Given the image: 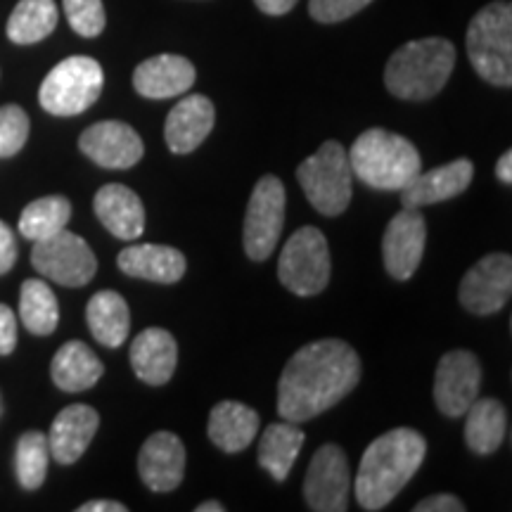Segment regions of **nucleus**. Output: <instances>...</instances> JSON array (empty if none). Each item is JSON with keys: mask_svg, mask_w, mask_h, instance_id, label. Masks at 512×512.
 <instances>
[{"mask_svg": "<svg viewBox=\"0 0 512 512\" xmlns=\"http://www.w3.org/2000/svg\"><path fill=\"white\" fill-rule=\"evenodd\" d=\"M361 380V358L342 339H318L294 351L278 382V413L287 422L313 420L337 406Z\"/></svg>", "mask_w": 512, "mask_h": 512, "instance_id": "1", "label": "nucleus"}, {"mask_svg": "<svg viewBox=\"0 0 512 512\" xmlns=\"http://www.w3.org/2000/svg\"><path fill=\"white\" fill-rule=\"evenodd\" d=\"M427 456V441L418 430L396 427L377 437L363 453L354 479L356 501L363 510H382L411 482Z\"/></svg>", "mask_w": 512, "mask_h": 512, "instance_id": "2", "label": "nucleus"}, {"mask_svg": "<svg viewBox=\"0 0 512 512\" xmlns=\"http://www.w3.org/2000/svg\"><path fill=\"white\" fill-rule=\"evenodd\" d=\"M456 48L446 38H420L401 46L384 67V86L399 100H430L446 86Z\"/></svg>", "mask_w": 512, "mask_h": 512, "instance_id": "3", "label": "nucleus"}, {"mask_svg": "<svg viewBox=\"0 0 512 512\" xmlns=\"http://www.w3.org/2000/svg\"><path fill=\"white\" fill-rule=\"evenodd\" d=\"M358 181L375 190H403L422 171L418 147L387 128H368L347 152Z\"/></svg>", "mask_w": 512, "mask_h": 512, "instance_id": "4", "label": "nucleus"}, {"mask_svg": "<svg viewBox=\"0 0 512 512\" xmlns=\"http://www.w3.org/2000/svg\"><path fill=\"white\" fill-rule=\"evenodd\" d=\"M467 57L491 86H512V8L505 0L489 3L467 29Z\"/></svg>", "mask_w": 512, "mask_h": 512, "instance_id": "5", "label": "nucleus"}, {"mask_svg": "<svg viewBox=\"0 0 512 512\" xmlns=\"http://www.w3.org/2000/svg\"><path fill=\"white\" fill-rule=\"evenodd\" d=\"M354 171L347 150L337 140L320 145L316 155L306 157L297 169V181L306 200L323 216L344 214L354 195Z\"/></svg>", "mask_w": 512, "mask_h": 512, "instance_id": "6", "label": "nucleus"}, {"mask_svg": "<svg viewBox=\"0 0 512 512\" xmlns=\"http://www.w3.org/2000/svg\"><path fill=\"white\" fill-rule=\"evenodd\" d=\"M105 86V74L98 60L74 55L55 64L41 83L38 100L53 117H76L95 105Z\"/></svg>", "mask_w": 512, "mask_h": 512, "instance_id": "7", "label": "nucleus"}, {"mask_svg": "<svg viewBox=\"0 0 512 512\" xmlns=\"http://www.w3.org/2000/svg\"><path fill=\"white\" fill-rule=\"evenodd\" d=\"M278 278L297 297H316L330 283V247L318 228L304 226L285 242Z\"/></svg>", "mask_w": 512, "mask_h": 512, "instance_id": "8", "label": "nucleus"}, {"mask_svg": "<svg viewBox=\"0 0 512 512\" xmlns=\"http://www.w3.org/2000/svg\"><path fill=\"white\" fill-rule=\"evenodd\" d=\"M31 264L38 273L62 287L88 285L98 271V259L91 245L67 228L46 240H36L31 249Z\"/></svg>", "mask_w": 512, "mask_h": 512, "instance_id": "9", "label": "nucleus"}, {"mask_svg": "<svg viewBox=\"0 0 512 512\" xmlns=\"http://www.w3.org/2000/svg\"><path fill=\"white\" fill-rule=\"evenodd\" d=\"M285 200V185L278 176L256 181L242 230L245 252L252 261H266L278 245L285 226Z\"/></svg>", "mask_w": 512, "mask_h": 512, "instance_id": "10", "label": "nucleus"}, {"mask_svg": "<svg viewBox=\"0 0 512 512\" xmlns=\"http://www.w3.org/2000/svg\"><path fill=\"white\" fill-rule=\"evenodd\" d=\"M351 475L347 453L325 444L313 453L304 479L306 505L316 512H344L349 508Z\"/></svg>", "mask_w": 512, "mask_h": 512, "instance_id": "11", "label": "nucleus"}, {"mask_svg": "<svg viewBox=\"0 0 512 512\" xmlns=\"http://www.w3.org/2000/svg\"><path fill=\"white\" fill-rule=\"evenodd\" d=\"M512 292V259L510 254L496 252L479 259L460 283L458 299L470 313L494 316L508 304Z\"/></svg>", "mask_w": 512, "mask_h": 512, "instance_id": "12", "label": "nucleus"}, {"mask_svg": "<svg viewBox=\"0 0 512 512\" xmlns=\"http://www.w3.org/2000/svg\"><path fill=\"white\" fill-rule=\"evenodd\" d=\"M482 389V366L472 351L456 349L441 356L434 375V401L448 418L465 415Z\"/></svg>", "mask_w": 512, "mask_h": 512, "instance_id": "13", "label": "nucleus"}, {"mask_svg": "<svg viewBox=\"0 0 512 512\" xmlns=\"http://www.w3.org/2000/svg\"><path fill=\"white\" fill-rule=\"evenodd\" d=\"M427 242V223L420 209L403 207L389 221L382 238V259L394 280H411L418 271Z\"/></svg>", "mask_w": 512, "mask_h": 512, "instance_id": "14", "label": "nucleus"}, {"mask_svg": "<svg viewBox=\"0 0 512 512\" xmlns=\"http://www.w3.org/2000/svg\"><path fill=\"white\" fill-rule=\"evenodd\" d=\"M79 150L102 169H131L145 155L136 128L124 121H98L79 138Z\"/></svg>", "mask_w": 512, "mask_h": 512, "instance_id": "15", "label": "nucleus"}, {"mask_svg": "<svg viewBox=\"0 0 512 512\" xmlns=\"http://www.w3.org/2000/svg\"><path fill=\"white\" fill-rule=\"evenodd\" d=\"M138 475L155 494L174 491L185 475V446L174 432H155L138 453Z\"/></svg>", "mask_w": 512, "mask_h": 512, "instance_id": "16", "label": "nucleus"}, {"mask_svg": "<svg viewBox=\"0 0 512 512\" xmlns=\"http://www.w3.org/2000/svg\"><path fill=\"white\" fill-rule=\"evenodd\" d=\"M472 176H475V166L470 159L460 157L456 162H448L437 169L427 171L413 178L406 188L401 190V204L406 209H422L430 204L453 200V197L463 195L470 188Z\"/></svg>", "mask_w": 512, "mask_h": 512, "instance_id": "17", "label": "nucleus"}, {"mask_svg": "<svg viewBox=\"0 0 512 512\" xmlns=\"http://www.w3.org/2000/svg\"><path fill=\"white\" fill-rule=\"evenodd\" d=\"M100 427V415L86 403H72L57 413L48 432L50 456L60 465H74L91 446Z\"/></svg>", "mask_w": 512, "mask_h": 512, "instance_id": "18", "label": "nucleus"}, {"mask_svg": "<svg viewBox=\"0 0 512 512\" xmlns=\"http://www.w3.org/2000/svg\"><path fill=\"white\" fill-rule=\"evenodd\" d=\"M214 121L216 110L207 95H185L166 117V145L174 155H190L209 138Z\"/></svg>", "mask_w": 512, "mask_h": 512, "instance_id": "19", "label": "nucleus"}, {"mask_svg": "<svg viewBox=\"0 0 512 512\" xmlns=\"http://www.w3.org/2000/svg\"><path fill=\"white\" fill-rule=\"evenodd\" d=\"M195 67L183 55H155L140 62L133 72V88L147 100L178 98L195 83Z\"/></svg>", "mask_w": 512, "mask_h": 512, "instance_id": "20", "label": "nucleus"}, {"mask_svg": "<svg viewBox=\"0 0 512 512\" xmlns=\"http://www.w3.org/2000/svg\"><path fill=\"white\" fill-rule=\"evenodd\" d=\"M95 216L117 240H136L145 233L143 200L121 183H107L95 192Z\"/></svg>", "mask_w": 512, "mask_h": 512, "instance_id": "21", "label": "nucleus"}, {"mask_svg": "<svg viewBox=\"0 0 512 512\" xmlns=\"http://www.w3.org/2000/svg\"><path fill=\"white\" fill-rule=\"evenodd\" d=\"M131 366L140 382L162 387L174 377L178 363V344L174 335L164 328H147L133 339Z\"/></svg>", "mask_w": 512, "mask_h": 512, "instance_id": "22", "label": "nucleus"}, {"mask_svg": "<svg viewBox=\"0 0 512 512\" xmlns=\"http://www.w3.org/2000/svg\"><path fill=\"white\" fill-rule=\"evenodd\" d=\"M117 266L131 278L171 285L185 275V256L166 245H131L121 249Z\"/></svg>", "mask_w": 512, "mask_h": 512, "instance_id": "23", "label": "nucleus"}, {"mask_svg": "<svg viewBox=\"0 0 512 512\" xmlns=\"http://www.w3.org/2000/svg\"><path fill=\"white\" fill-rule=\"evenodd\" d=\"M209 439L226 453H240L259 432V413L240 401H221L209 413Z\"/></svg>", "mask_w": 512, "mask_h": 512, "instance_id": "24", "label": "nucleus"}, {"mask_svg": "<svg viewBox=\"0 0 512 512\" xmlns=\"http://www.w3.org/2000/svg\"><path fill=\"white\" fill-rule=\"evenodd\" d=\"M102 373H105V366H102L100 358L79 339L62 344L53 358V366H50L55 387L69 394L86 392V389L95 387Z\"/></svg>", "mask_w": 512, "mask_h": 512, "instance_id": "25", "label": "nucleus"}, {"mask_svg": "<svg viewBox=\"0 0 512 512\" xmlns=\"http://www.w3.org/2000/svg\"><path fill=\"white\" fill-rule=\"evenodd\" d=\"M88 328L95 342L107 349H119L131 330V313L126 299L114 290L95 292L86 306Z\"/></svg>", "mask_w": 512, "mask_h": 512, "instance_id": "26", "label": "nucleus"}, {"mask_svg": "<svg viewBox=\"0 0 512 512\" xmlns=\"http://www.w3.org/2000/svg\"><path fill=\"white\" fill-rule=\"evenodd\" d=\"M304 432L294 422H273L266 427L259 441V465L275 482H285L290 477L294 460L304 446Z\"/></svg>", "mask_w": 512, "mask_h": 512, "instance_id": "27", "label": "nucleus"}, {"mask_svg": "<svg viewBox=\"0 0 512 512\" xmlns=\"http://www.w3.org/2000/svg\"><path fill=\"white\" fill-rule=\"evenodd\" d=\"M508 415L501 401L477 399L465 411V441L479 456H491L505 439Z\"/></svg>", "mask_w": 512, "mask_h": 512, "instance_id": "28", "label": "nucleus"}, {"mask_svg": "<svg viewBox=\"0 0 512 512\" xmlns=\"http://www.w3.org/2000/svg\"><path fill=\"white\" fill-rule=\"evenodd\" d=\"M55 0H19L8 19V38L17 46H34L57 27Z\"/></svg>", "mask_w": 512, "mask_h": 512, "instance_id": "29", "label": "nucleus"}, {"mask_svg": "<svg viewBox=\"0 0 512 512\" xmlns=\"http://www.w3.org/2000/svg\"><path fill=\"white\" fill-rule=\"evenodd\" d=\"M19 318L34 335H53L60 323V304L48 283L38 278L24 280L19 292Z\"/></svg>", "mask_w": 512, "mask_h": 512, "instance_id": "30", "label": "nucleus"}, {"mask_svg": "<svg viewBox=\"0 0 512 512\" xmlns=\"http://www.w3.org/2000/svg\"><path fill=\"white\" fill-rule=\"evenodd\" d=\"M72 219V204L67 197L50 195L27 204L19 216V233L27 240H46L50 235L67 228Z\"/></svg>", "mask_w": 512, "mask_h": 512, "instance_id": "31", "label": "nucleus"}, {"mask_svg": "<svg viewBox=\"0 0 512 512\" xmlns=\"http://www.w3.org/2000/svg\"><path fill=\"white\" fill-rule=\"evenodd\" d=\"M50 463V446L48 437L43 432H24L15 448V472L17 482L22 489L36 491L48 477Z\"/></svg>", "mask_w": 512, "mask_h": 512, "instance_id": "32", "label": "nucleus"}, {"mask_svg": "<svg viewBox=\"0 0 512 512\" xmlns=\"http://www.w3.org/2000/svg\"><path fill=\"white\" fill-rule=\"evenodd\" d=\"M69 27L83 38H95L105 29V5L102 0H62Z\"/></svg>", "mask_w": 512, "mask_h": 512, "instance_id": "33", "label": "nucleus"}, {"mask_svg": "<svg viewBox=\"0 0 512 512\" xmlns=\"http://www.w3.org/2000/svg\"><path fill=\"white\" fill-rule=\"evenodd\" d=\"M29 140V114L19 105L0 107V157H15Z\"/></svg>", "mask_w": 512, "mask_h": 512, "instance_id": "34", "label": "nucleus"}, {"mask_svg": "<svg viewBox=\"0 0 512 512\" xmlns=\"http://www.w3.org/2000/svg\"><path fill=\"white\" fill-rule=\"evenodd\" d=\"M370 3L373 0H309V12L320 24H337L354 17Z\"/></svg>", "mask_w": 512, "mask_h": 512, "instance_id": "35", "label": "nucleus"}, {"mask_svg": "<svg viewBox=\"0 0 512 512\" xmlns=\"http://www.w3.org/2000/svg\"><path fill=\"white\" fill-rule=\"evenodd\" d=\"M17 347V316L10 306L0 304V356H10Z\"/></svg>", "mask_w": 512, "mask_h": 512, "instance_id": "36", "label": "nucleus"}, {"mask_svg": "<svg viewBox=\"0 0 512 512\" xmlns=\"http://www.w3.org/2000/svg\"><path fill=\"white\" fill-rule=\"evenodd\" d=\"M17 261V240L10 226L5 221H0V275L12 271Z\"/></svg>", "mask_w": 512, "mask_h": 512, "instance_id": "37", "label": "nucleus"}, {"mask_svg": "<svg viewBox=\"0 0 512 512\" xmlns=\"http://www.w3.org/2000/svg\"><path fill=\"white\" fill-rule=\"evenodd\" d=\"M413 510L415 512H463L465 503L460 501L458 496L434 494V496H427L425 501H420Z\"/></svg>", "mask_w": 512, "mask_h": 512, "instance_id": "38", "label": "nucleus"}, {"mask_svg": "<svg viewBox=\"0 0 512 512\" xmlns=\"http://www.w3.org/2000/svg\"><path fill=\"white\" fill-rule=\"evenodd\" d=\"M256 8H259L261 12H266V15H287L294 5H297V0H254Z\"/></svg>", "mask_w": 512, "mask_h": 512, "instance_id": "39", "label": "nucleus"}, {"mask_svg": "<svg viewBox=\"0 0 512 512\" xmlns=\"http://www.w3.org/2000/svg\"><path fill=\"white\" fill-rule=\"evenodd\" d=\"M128 508L119 501H88L76 508V512H126Z\"/></svg>", "mask_w": 512, "mask_h": 512, "instance_id": "40", "label": "nucleus"}, {"mask_svg": "<svg viewBox=\"0 0 512 512\" xmlns=\"http://www.w3.org/2000/svg\"><path fill=\"white\" fill-rule=\"evenodd\" d=\"M496 176H498V181L505 183V185L512 183V152L510 150H505L503 157L498 159Z\"/></svg>", "mask_w": 512, "mask_h": 512, "instance_id": "41", "label": "nucleus"}, {"mask_svg": "<svg viewBox=\"0 0 512 512\" xmlns=\"http://www.w3.org/2000/svg\"><path fill=\"white\" fill-rule=\"evenodd\" d=\"M226 508L219 501H207V503H200L195 508V512H223Z\"/></svg>", "mask_w": 512, "mask_h": 512, "instance_id": "42", "label": "nucleus"}, {"mask_svg": "<svg viewBox=\"0 0 512 512\" xmlns=\"http://www.w3.org/2000/svg\"><path fill=\"white\" fill-rule=\"evenodd\" d=\"M0 413H3V401H0Z\"/></svg>", "mask_w": 512, "mask_h": 512, "instance_id": "43", "label": "nucleus"}]
</instances>
